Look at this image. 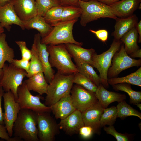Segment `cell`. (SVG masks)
<instances>
[{
    "label": "cell",
    "instance_id": "ee69618b",
    "mask_svg": "<svg viewBox=\"0 0 141 141\" xmlns=\"http://www.w3.org/2000/svg\"><path fill=\"white\" fill-rule=\"evenodd\" d=\"M4 92L2 88L0 87V124L4 125L3 120V113L1 107L2 98L4 93Z\"/></svg>",
    "mask_w": 141,
    "mask_h": 141
},
{
    "label": "cell",
    "instance_id": "4fadbf2b",
    "mask_svg": "<svg viewBox=\"0 0 141 141\" xmlns=\"http://www.w3.org/2000/svg\"><path fill=\"white\" fill-rule=\"evenodd\" d=\"M41 39V37L39 33L35 34L32 46L36 50L42 64L45 79L49 83L54 77V71L49 62L47 45L42 43Z\"/></svg>",
    "mask_w": 141,
    "mask_h": 141
},
{
    "label": "cell",
    "instance_id": "816d5d0a",
    "mask_svg": "<svg viewBox=\"0 0 141 141\" xmlns=\"http://www.w3.org/2000/svg\"><path fill=\"white\" fill-rule=\"evenodd\" d=\"M135 105H136L140 110H141V104L140 103L136 104Z\"/></svg>",
    "mask_w": 141,
    "mask_h": 141
},
{
    "label": "cell",
    "instance_id": "52a82bcc",
    "mask_svg": "<svg viewBox=\"0 0 141 141\" xmlns=\"http://www.w3.org/2000/svg\"><path fill=\"white\" fill-rule=\"evenodd\" d=\"M2 69L3 75L0 80V87H2L5 92L10 91L17 101L18 88L27 73L24 70L11 64L8 65L5 63Z\"/></svg>",
    "mask_w": 141,
    "mask_h": 141
},
{
    "label": "cell",
    "instance_id": "7bdbcfd3",
    "mask_svg": "<svg viewBox=\"0 0 141 141\" xmlns=\"http://www.w3.org/2000/svg\"><path fill=\"white\" fill-rule=\"evenodd\" d=\"M59 0L60 2L61 6H64L70 5L79 7L78 3L79 0Z\"/></svg>",
    "mask_w": 141,
    "mask_h": 141
},
{
    "label": "cell",
    "instance_id": "7a4b0ae2",
    "mask_svg": "<svg viewBox=\"0 0 141 141\" xmlns=\"http://www.w3.org/2000/svg\"><path fill=\"white\" fill-rule=\"evenodd\" d=\"M73 74L65 75L57 72L54 74L48 86L45 105L50 107L62 98L70 94L73 84Z\"/></svg>",
    "mask_w": 141,
    "mask_h": 141
},
{
    "label": "cell",
    "instance_id": "7c38bea8",
    "mask_svg": "<svg viewBox=\"0 0 141 141\" xmlns=\"http://www.w3.org/2000/svg\"><path fill=\"white\" fill-rule=\"evenodd\" d=\"M70 95L76 110L81 113L98 101L95 93L77 84L73 86Z\"/></svg>",
    "mask_w": 141,
    "mask_h": 141
},
{
    "label": "cell",
    "instance_id": "5b68a950",
    "mask_svg": "<svg viewBox=\"0 0 141 141\" xmlns=\"http://www.w3.org/2000/svg\"><path fill=\"white\" fill-rule=\"evenodd\" d=\"M78 19L59 22L48 35L41 38V42L47 45L71 43L81 46L83 43L75 40L73 34V26Z\"/></svg>",
    "mask_w": 141,
    "mask_h": 141
},
{
    "label": "cell",
    "instance_id": "cb8c5ba5",
    "mask_svg": "<svg viewBox=\"0 0 141 141\" xmlns=\"http://www.w3.org/2000/svg\"><path fill=\"white\" fill-rule=\"evenodd\" d=\"M24 81L30 91H33L40 95L46 94L48 84L43 72L35 74Z\"/></svg>",
    "mask_w": 141,
    "mask_h": 141
},
{
    "label": "cell",
    "instance_id": "6da1fadb",
    "mask_svg": "<svg viewBox=\"0 0 141 141\" xmlns=\"http://www.w3.org/2000/svg\"><path fill=\"white\" fill-rule=\"evenodd\" d=\"M37 126V113L21 109L13 126L14 136L25 141H38Z\"/></svg>",
    "mask_w": 141,
    "mask_h": 141
},
{
    "label": "cell",
    "instance_id": "db71d44e",
    "mask_svg": "<svg viewBox=\"0 0 141 141\" xmlns=\"http://www.w3.org/2000/svg\"><path fill=\"white\" fill-rule=\"evenodd\" d=\"M81 0L84 1H89V0Z\"/></svg>",
    "mask_w": 141,
    "mask_h": 141
},
{
    "label": "cell",
    "instance_id": "ac0fdd59",
    "mask_svg": "<svg viewBox=\"0 0 141 141\" xmlns=\"http://www.w3.org/2000/svg\"><path fill=\"white\" fill-rule=\"evenodd\" d=\"M15 10L22 22L28 21L37 15L35 0H13Z\"/></svg>",
    "mask_w": 141,
    "mask_h": 141
},
{
    "label": "cell",
    "instance_id": "d6a6232c",
    "mask_svg": "<svg viewBox=\"0 0 141 141\" xmlns=\"http://www.w3.org/2000/svg\"><path fill=\"white\" fill-rule=\"evenodd\" d=\"M82 12V10L79 7L70 5L63 6L60 22L78 19L80 17Z\"/></svg>",
    "mask_w": 141,
    "mask_h": 141
},
{
    "label": "cell",
    "instance_id": "9a60e30c",
    "mask_svg": "<svg viewBox=\"0 0 141 141\" xmlns=\"http://www.w3.org/2000/svg\"><path fill=\"white\" fill-rule=\"evenodd\" d=\"M0 23L3 28L8 31L13 24L18 26L22 30L25 29L23 22L15 10L13 0L4 5L0 6Z\"/></svg>",
    "mask_w": 141,
    "mask_h": 141
},
{
    "label": "cell",
    "instance_id": "7dc6e473",
    "mask_svg": "<svg viewBox=\"0 0 141 141\" xmlns=\"http://www.w3.org/2000/svg\"><path fill=\"white\" fill-rule=\"evenodd\" d=\"M98 1L108 5H111L120 0H97Z\"/></svg>",
    "mask_w": 141,
    "mask_h": 141
},
{
    "label": "cell",
    "instance_id": "f907efd6",
    "mask_svg": "<svg viewBox=\"0 0 141 141\" xmlns=\"http://www.w3.org/2000/svg\"><path fill=\"white\" fill-rule=\"evenodd\" d=\"M3 75V70L2 68L0 69V80L1 78Z\"/></svg>",
    "mask_w": 141,
    "mask_h": 141
},
{
    "label": "cell",
    "instance_id": "8992f818",
    "mask_svg": "<svg viewBox=\"0 0 141 141\" xmlns=\"http://www.w3.org/2000/svg\"><path fill=\"white\" fill-rule=\"evenodd\" d=\"M122 43L120 40L114 39L110 48L107 51L100 54L95 52L92 55V66L99 71L101 84L105 88L109 87L107 74L111 65L113 58L115 54L119 50Z\"/></svg>",
    "mask_w": 141,
    "mask_h": 141
},
{
    "label": "cell",
    "instance_id": "d590c367",
    "mask_svg": "<svg viewBox=\"0 0 141 141\" xmlns=\"http://www.w3.org/2000/svg\"><path fill=\"white\" fill-rule=\"evenodd\" d=\"M73 82L95 93L97 86L90 80L78 72L73 74Z\"/></svg>",
    "mask_w": 141,
    "mask_h": 141
},
{
    "label": "cell",
    "instance_id": "b9f144b4",
    "mask_svg": "<svg viewBox=\"0 0 141 141\" xmlns=\"http://www.w3.org/2000/svg\"><path fill=\"white\" fill-rule=\"evenodd\" d=\"M0 138L7 141H10L11 138L5 125L0 124Z\"/></svg>",
    "mask_w": 141,
    "mask_h": 141
},
{
    "label": "cell",
    "instance_id": "e575fe53",
    "mask_svg": "<svg viewBox=\"0 0 141 141\" xmlns=\"http://www.w3.org/2000/svg\"><path fill=\"white\" fill-rule=\"evenodd\" d=\"M63 8V6L60 5L49 10L43 17L46 22L53 27L60 22Z\"/></svg>",
    "mask_w": 141,
    "mask_h": 141
},
{
    "label": "cell",
    "instance_id": "ab89813d",
    "mask_svg": "<svg viewBox=\"0 0 141 141\" xmlns=\"http://www.w3.org/2000/svg\"><path fill=\"white\" fill-rule=\"evenodd\" d=\"M79 133L83 138L86 139L91 138L94 133L91 127L84 125L80 129Z\"/></svg>",
    "mask_w": 141,
    "mask_h": 141
},
{
    "label": "cell",
    "instance_id": "c3c4849f",
    "mask_svg": "<svg viewBox=\"0 0 141 141\" xmlns=\"http://www.w3.org/2000/svg\"><path fill=\"white\" fill-rule=\"evenodd\" d=\"M13 0H0V6H2L10 2Z\"/></svg>",
    "mask_w": 141,
    "mask_h": 141
},
{
    "label": "cell",
    "instance_id": "60d3db41",
    "mask_svg": "<svg viewBox=\"0 0 141 141\" xmlns=\"http://www.w3.org/2000/svg\"><path fill=\"white\" fill-rule=\"evenodd\" d=\"M89 31L94 34L96 37L102 42H105L107 40L108 32L107 30L105 29H100L95 30L90 29Z\"/></svg>",
    "mask_w": 141,
    "mask_h": 141
},
{
    "label": "cell",
    "instance_id": "ffe728a7",
    "mask_svg": "<svg viewBox=\"0 0 141 141\" xmlns=\"http://www.w3.org/2000/svg\"><path fill=\"white\" fill-rule=\"evenodd\" d=\"M50 107L55 118L60 120L66 118L76 110L70 94L62 98Z\"/></svg>",
    "mask_w": 141,
    "mask_h": 141
},
{
    "label": "cell",
    "instance_id": "4316f807",
    "mask_svg": "<svg viewBox=\"0 0 141 141\" xmlns=\"http://www.w3.org/2000/svg\"><path fill=\"white\" fill-rule=\"evenodd\" d=\"M109 84L112 85L121 83H127L141 86V67L135 72L126 76L108 78Z\"/></svg>",
    "mask_w": 141,
    "mask_h": 141
},
{
    "label": "cell",
    "instance_id": "4dcf8cb0",
    "mask_svg": "<svg viewBox=\"0 0 141 141\" xmlns=\"http://www.w3.org/2000/svg\"><path fill=\"white\" fill-rule=\"evenodd\" d=\"M117 118L116 107L113 106L104 108L100 121V127L101 128L106 125H113Z\"/></svg>",
    "mask_w": 141,
    "mask_h": 141
},
{
    "label": "cell",
    "instance_id": "44dd1931",
    "mask_svg": "<svg viewBox=\"0 0 141 141\" xmlns=\"http://www.w3.org/2000/svg\"><path fill=\"white\" fill-rule=\"evenodd\" d=\"M115 20L114 30L111 35L114 39L119 40L124 35L136 27L138 19L136 15L133 14L127 17H117Z\"/></svg>",
    "mask_w": 141,
    "mask_h": 141
},
{
    "label": "cell",
    "instance_id": "f5cc1de1",
    "mask_svg": "<svg viewBox=\"0 0 141 141\" xmlns=\"http://www.w3.org/2000/svg\"><path fill=\"white\" fill-rule=\"evenodd\" d=\"M141 3H140L139 5V6L138 7V9H139L140 10L141 9Z\"/></svg>",
    "mask_w": 141,
    "mask_h": 141
},
{
    "label": "cell",
    "instance_id": "f35d334b",
    "mask_svg": "<svg viewBox=\"0 0 141 141\" xmlns=\"http://www.w3.org/2000/svg\"><path fill=\"white\" fill-rule=\"evenodd\" d=\"M14 66L25 70L27 73L30 65V60L22 58L18 60L14 59L11 63Z\"/></svg>",
    "mask_w": 141,
    "mask_h": 141
},
{
    "label": "cell",
    "instance_id": "603a6c76",
    "mask_svg": "<svg viewBox=\"0 0 141 141\" xmlns=\"http://www.w3.org/2000/svg\"><path fill=\"white\" fill-rule=\"evenodd\" d=\"M23 22L25 29L37 30L39 32L42 38L48 35L53 28V26L46 22L43 17L38 15Z\"/></svg>",
    "mask_w": 141,
    "mask_h": 141
},
{
    "label": "cell",
    "instance_id": "277c9868",
    "mask_svg": "<svg viewBox=\"0 0 141 141\" xmlns=\"http://www.w3.org/2000/svg\"><path fill=\"white\" fill-rule=\"evenodd\" d=\"M79 7L82 12L80 23L85 27L88 23L101 18H110L115 20L117 17L114 14L109 5L97 0L84 1L79 0Z\"/></svg>",
    "mask_w": 141,
    "mask_h": 141
},
{
    "label": "cell",
    "instance_id": "f1b7e54d",
    "mask_svg": "<svg viewBox=\"0 0 141 141\" xmlns=\"http://www.w3.org/2000/svg\"><path fill=\"white\" fill-rule=\"evenodd\" d=\"M76 66L79 72L89 79L96 86H98L101 84L100 78L91 65L87 63H83Z\"/></svg>",
    "mask_w": 141,
    "mask_h": 141
},
{
    "label": "cell",
    "instance_id": "e0dca14e",
    "mask_svg": "<svg viewBox=\"0 0 141 141\" xmlns=\"http://www.w3.org/2000/svg\"><path fill=\"white\" fill-rule=\"evenodd\" d=\"M66 48L73 58L76 66L83 63H87L92 66V58L95 50L86 49L81 46L71 43L64 44Z\"/></svg>",
    "mask_w": 141,
    "mask_h": 141
},
{
    "label": "cell",
    "instance_id": "d6986e66",
    "mask_svg": "<svg viewBox=\"0 0 141 141\" xmlns=\"http://www.w3.org/2000/svg\"><path fill=\"white\" fill-rule=\"evenodd\" d=\"M141 2V0H120L109 6L117 17H126L133 14Z\"/></svg>",
    "mask_w": 141,
    "mask_h": 141
},
{
    "label": "cell",
    "instance_id": "83f0119b",
    "mask_svg": "<svg viewBox=\"0 0 141 141\" xmlns=\"http://www.w3.org/2000/svg\"><path fill=\"white\" fill-rule=\"evenodd\" d=\"M113 89L116 91H120L126 92L128 95L131 104L135 105L141 102V92L136 91L131 88V84L121 83L112 85Z\"/></svg>",
    "mask_w": 141,
    "mask_h": 141
},
{
    "label": "cell",
    "instance_id": "3957f363",
    "mask_svg": "<svg viewBox=\"0 0 141 141\" xmlns=\"http://www.w3.org/2000/svg\"><path fill=\"white\" fill-rule=\"evenodd\" d=\"M47 49L50 64L52 67L56 68L58 72L65 75L78 72L64 44L47 45Z\"/></svg>",
    "mask_w": 141,
    "mask_h": 141
},
{
    "label": "cell",
    "instance_id": "8fae6325",
    "mask_svg": "<svg viewBox=\"0 0 141 141\" xmlns=\"http://www.w3.org/2000/svg\"><path fill=\"white\" fill-rule=\"evenodd\" d=\"M3 97L4 102L3 120L4 125L9 135L11 137L13 134V126L21 109L10 91L4 93Z\"/></svg>",
    "mask_w": 141,
    "mask_h": 141
},
{
    "label": "cell",
    "instance_id": "30bf717a",
    "mask_svg": "<svg viewBox=\"0 0 141 141\" xmlns=\"http://www.w3.org/2000/svg\"><path fill=\"white\" fill-rule=\"evenodd\" d=\"M141 65V59H135L130 57L126 52L124 45L122 44L119 51L113 58L111 67L107 72L108 78L117 77L122 71L133 67Z\"/></svg>",
    "mask_w": 141,
    "mask_h": 141
},
{
    "label": "cell",
    "instance_id": "2e32d148",
    "mask_svg": "<svg viewBox=\"0 0 141 141\" xmlns=\"http://www.w3.org/2000/svg\"><path fill=\"white\" fill-rule=\"evenodd\" d=\"M60 129L70 136L79 133L80 129L84 126L82 113L76 110L58 124Z\"/></svg>",
    "mask_w": 141,
    "mask_h": 141
},
{
    "label": "cell",
    "instance_id": "5bb4252c",
    "mask_svg": "<svg viewBox=\"0 0 141 141\" xmlns=\"http://www.w3.org/2000/svg\"><path fill=\"white\" fill-rule=\"evenodd\" d=\"M104 109L98 101L82 112L84 125L90 126L94 133L98 135L101 134L100 121Z\"/></svg>",
    "mask_w": 141,
    "mask_h": 141
},
{
    "label": "cell",
    "instance_id": "d4e9b609",
    "mask_svg": "<svg viewBox=\"0 0 141 141\" xmlns=\"http://www.w3.org/2000/svg\"><path fill=\"white\" fill-rule=\"evenodd\" d=\"M138 37L135 27L124 35L120 39V40L124 43L125 50L128 55L139 49L138 44Z\"/></svg>",
    "mask_w": 141,
    "mask_h": 141
},
{
    "label": "cell",
    "instance_id": "f546056e",
    "mask_svg": "<svg viewBox=\"0 0 141 141\" xmlns=\"http://www.w3.org/2000/svg\"><path fill=\"white\" fill-rule=\"evenodd\" d=\"M117 118L123 119L130 116H137L141 119V113L127 104L125 100L118 103L116 107Z\"/></svg>",
    "mask_w": 141,
    "mask_h": 141
},
{
    "label": "cell",
    "instance_id": "1f68e13d",
    "mask_svg": "<svg viewBox=\"0 0 141 141\" xmlns=\"http://www.w3.org/2000/svg\"><path fill=\"white\" fill-rule=\"evenodd\" d=\"M32 56L30 61V67L26 77L28 78L40 72H43V67L37 53L32 46L31 49Z\"/></svg>",
    "mask_w": 141,
    "mask_h": 141
},
{
    "label": "cell",
    "instance_id": "8d00e7d4",
    "mask_svg": "<svg viewBox=\"0 0 141 141\" xmlns=\"http://www.w3.org/2000/svg\"><path fill=\"white\" fill-rule=\"evenodd\" d=\"M104 127V130L106 133L113 136L117 141H129L131 140V136H130V134L119 133L113 125L108 127L105 126Z\"/></svg>",
    "mask_w": 141,
    "mask_h": 141
},
{
    "label": "cell",
    "instance_id": "9c48e42d",
    "mask_svg": "<svg viewBox=\"0 0 141 141\" xmlns=\"http://www.w3.org/2000/svg\"><path fill=\"white\" fill-rule=\"evenodd\" d=\"M49 112L37 113L38 137L40 141H54L59 133V126Z\"/></svg>",
    "mask_w": 141,
    "mask_h": 141
},
{
    "label": "cell",
    "instance_id": "bcb514c9",
    "mask_svg": "<svg viewBox=\"0 0 141 141\" xmlns=\"http://www.w3.org/2000/svg\"><path fill=\"white\" fill-rule=\"evenodd\" d=\"M129 56L133 58H141V49H139L136 51L129 55Z\"/></svg>",
    "mask_w": 141,
    "mask_h": 141
},
{
    "label": "cell",
    "instance_id": "484cf974",
    "mask_svg": "<svg viewBox=\"0 0 141 141\" xmlns=\"http://www.w3.org/2000/svg\"><path fill=\"white\" fill-rule=\"evenodd\" d=\"M4 33L0 34V69L2 68L6 61L11 63L15 57L13 49L9 46Z\"/></svg>",
    "mask_w": 141,
    "mask_h": 141
},
{
    "label": "cell",
    "instance_id": "ba28073f",
    "mask_svg": "<svg viewBox=\"0 0 141 141\" xmlns=\"http://www.w3.org/2000/svg\"><path fill=\"white\" fill-rule=\"evenodd\" d=\"M30 91L24 81L19 87L17 102L21 109L31 110L36 113L51 111L50 107L40 101L43 98L40 95L34 96Z\"/></svg>",
    "mask_w": 141,
    "mask_h": 141
},
{
    "label": "cell",
    "instance_id": "f6af8a7d",
    "mask_svg": "<svg viewBox=\"0 0 141 141\" xmlns=\"http://www.w3.org/2000/svg\"><path fill=\"white\" fill-rule=\"evenodd\" d=\"M136 27L137 32L139 34L138 42L139 43H140L141 42V20L137 23Z\"/></svg>",
    "mask_w": 141,
    "mask_h": 141
},
{
    "label": "cell",
    "instance_id": "681fc988",
    "mask_svg": "<svg viewBox=\"0 0 141 141\" xmlns=\"http://www.w3.org/2000/svg\"><path fill=\"white\" fill-rule=\"evenodd\" d=\"M4 31V30L1 25L0 23V34L3 33Z\"/></svg>",
    "mask_w": 141,
    "mask_h": 141
},
{
    "label": "cell",
    "instance_id": "7402d4cb",
    "mask_svg": "<svg viewBox=\"0 0 141 141\" xmlns=\"http://www.w3.org/2000/svg\"><path fill=\"white\" fill-rule=\"evenodd\" d=\"M95 93L98 101L104 108H107L113 102L116 101L119 103L126 98L125 94L108 91L101 84L97 86Z\"/></svg>",
    "mask_w": 141,
    "mask_h": 141
},
{
    "label": "cell",
    "instance_id": "74e56055",
    "mask_svg": "<svg viewBox=\"0 0 141 141\" xmlns=\"http://www.w3.org/2000/svg\"><path fill=\"white\" fill-rule=\"evenodd\" d=\"M15 42L21 51L22 58L30 60L32 56L31 51L27 48L26 42L19 40L15 41Z\"/></svg>",
    "mask_w": 141,
    "mask_h": 141
},
{
    "label": "cell",
    "instance_id": "836d02e7",
    "mask_svg": "<svg viewBox=\"0 0 141 141\" xmlns=\"http://www.w3.org/2000/svg\"><path fill=\"white\" fill-rule=\"evenodd\" d=\"M37 15L44 17L51 8L61 5L59 0H35Z\"/></svg>",
    "mask_w": 141,
    "mask_h": 141
}]
</instances>
